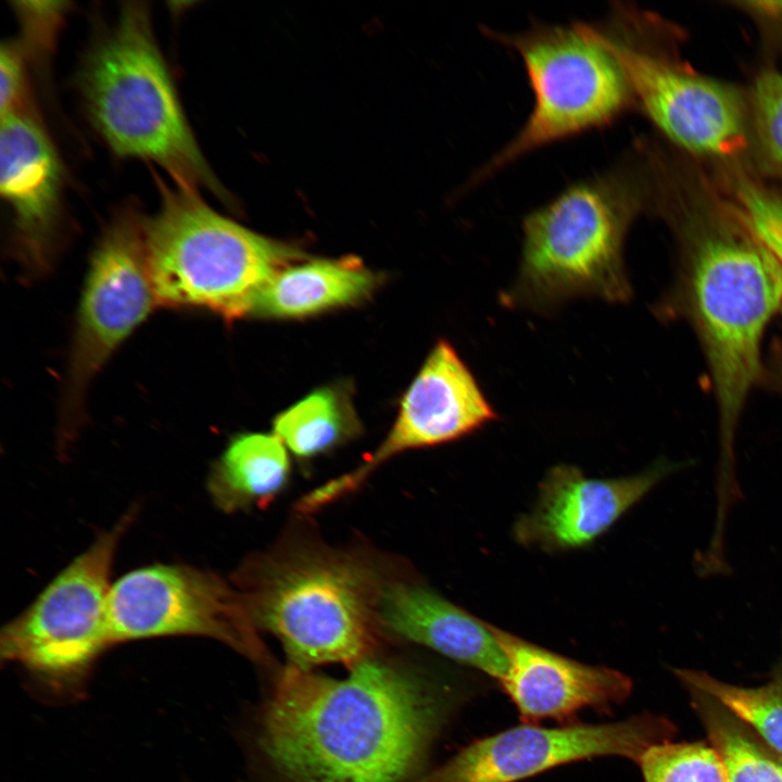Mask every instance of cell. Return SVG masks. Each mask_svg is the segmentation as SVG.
<instances>
[{
  "label": "cell",
  "mask_w": 782,
  "mask_h": 782,
  "mask_svg": "<svg viewBox=\"0 0 782 782\" xmlns=\"http://www.w3.org/2000/svg\"><path fill=\"white\" fill-rule=\"evenodd\" d=\"M752 100L759 146L766 157L782 171V74L775 71L760 73Z\"/></svg>",
  "instance_id": "obj_25"
},
{
  "label": "cell",
  "mask_w": 782,
  "mask_h": 782,
  "mask_svg": "<svg viewBox=\"0 0 782 782\" xmlns=\"http://www.w3.org/2000/svg\"><path fill=\"white\" fill-rule=\"evenodd\" d=\"M674 733L669 720L652 714L555 728L524 722L471 742L411 782H518L567 764L610 756L638 764L647 748Z\"/></svg>",
  "instance_id": "obj_12"
},
{
  "label": "cell",
  "mask_w": 782,
  "mask_h": 782,
  "mask_svg": "<svg viewBox=\"0 0 782 782\" xmlns=\"http://www.w3.org/2000/svg\"><path fill=\"white\" fill-rule=\"evenodd\" d=\"M159 185L160 209L144 219L159 305L209 311L227 320L251 317L267 281L304 257L295 247L220 215L199 191Z\"/></svg>",
  "instance_id": "obj_6"
},
{
  "label": "cell",
  "mask_w": 782,
  "mask_h": 782,
  "mask_svg": "<svg viewBox=\"0 0 782 782\" xmlns=\"http://www.w3.org/2000/svg\"><path fill=\"white\" fill-rule=\"evenodd\" d=\"M496 418L469 367L447 340L440 339L404 393L381 444L353 470L305 494L298 508L302 513L320 509L357 491L394 455L461 439Z\"/></svg>",
  "instance_id": "obj_13"
},
{
  "label": "cell",
  "mask_w": 782,
  "mask_h": 782,
  "mask_svg": "<svg viewBox=\"0 0 782 782\" xmlns=\"http://www.w3.org/2000/svg\"><path fill=\"white\" fill-rule=\"evenodd\" d=\"M291 472L288 450L274 433L235 436L213 464L207 489L226 513L270 503L287 487Z\"/></svg>",
  "instance_id": "obj_19"
},
{
  "label": "cell",
  "mask_w": 782,
  "mask_h": 782,
  "mask_svg": "<svg viewBox=\"0 0 782 782\" xmlns=\"http://www.w3.org/2000/svg\"><path fill=\"white\" fill-rule=\"evenodd\" d=\"M724 206L782 264V193L739 178Z\"/></svg>",
  "instance_id": "obj_24"
},
{
  "label": "cell",
  "mask_w": 782,
  "mask_h": 782,
  "mask_svg": "<svg viewBox=\"0 0 782 782\" xmlns=\"http://www.w3.org/2000/svg\"><path fill=\"white\" fill-rule=\"evenodd\" d=\"M134 516L127 513L102 532L1 630V659L20 667L38 695L52 702L79 699L96 661L113 646L110 575Z\"/></svg>",
  "instance_id": "obj_8"
},
{
  "label": "cell",
  "mask_w": 782,
  "mask_h": 782,
  "mask_svg": "<svg viewBox=\"0 0 782 782\" xmlns=\"http://www.w3.org/2000/svg\"><path fill=\"white\" fill-rule=\"evenodd\" d=\"M446 709L436 684L375 655L339 679L287 665L256 742L285 782H411Z\"/></svg>",
  "instance_id": "obj_1"
},
{
  "label": "cell",
  "mask_w": 782,
  "mask_h": 782,
  "mask_svg": "<svg viewBox=\"0 0 782 782\" xmlns=\"http://www.w3.org/2000/svg\"><path fill=\"white\" fill-rule=\"evenodd\" d=\"M358 429L348 398L330 387L307 394L273 422V433L300 458L327 453L355 437Z\"/></svg>",
  "instance_id": "obj_21"
},
{
  "label": "cell",
  "mask_w": 782,
  "mask_h": 782,
  "mask_svg": "<svg viewBox=\"0 0 782 782\" xmlns=\"http://www.w3.org/2000/svg\"><path fill=\"white\" fill-rule=\"evenodd\" d=\"M688 462H655L644 471L617 479L584 476L562 464L548 470L537 501L514 527L517 541L546 552L589 544L638 503L665 477Z\"/></svg>",
  "instance_id": "obj_15"
},
{
  "label": "cell",
  "mask_w": 782,
  "mask_h": 782,
  "mask_svg": "<svg viewBox=\"0 0 782 782\" xmlns=\"http://www.w3.org/2000/svg\"><path fill=\"white\" fill-rule=\"evenodd\" d=\"M376 283L375 275L354 257L290 264L263 287L251 317L299 318L355 304Z\"/></svg>",
  "instance_id": "obj_18"
},
{
  "label": "cell",
  "mask_w": 782,
  "mask_h": 782,
  "mask_svg": "<svg viewBox=\"0 0 782 782\" xmlns=\"http://www.w3.org/2000/svg\"><path fill=\"white\" fill-rule=\"evenodd\" d=\"M645 203V182L627 155L528 212L518 270L501 303L547 315L578 298L628 302L632 289L623 248Z\"/></svg>",
  "instance_id": "obj_3"
},
{
  "label": "cell",
  "mask_w": 782,
  "mask_h": 782,
  "mask_svg": "<svg viewBox=\"0 0 782 782\" xmlns=\"http://www.w3.org/2000/svg\"><path fill=\"white\" fill-rule=\"evenodd\" d=\"M235 578L253 628L277 638L287 665L350 669L375 655L383 583L357 559L302 548L250 562Z\"/></svg>",
  "instance_id": "obj_5"
},
{
  "label": "cell",
  "mask_w": 782,
  "mask_h": 782,
  "mask_svg": "<svg viewBox=\"0 0 782 782\" xmlns=\"http://www.w3.org/2000/svg\"><path fill=\"white\" fill-rule=\"evenodd\" d=\"M380 629L427 646L501 681L507 660L493 626L415 582L383 583L378 600Z\"/></svg>",
  "instance_id": "obj_17"
},
{
  "label": "cell",
  "mask_w": 782,
  "mask_h": 782,
  "mask_svg": "<svg viewBox=\"0 0 782 782\" xmlns=\"http://www.w3.org/2000/svg\"><path fill=\"white\" fill-rule=\"evenodd\" d=\"M78 86L90 123L116 155L154 162L176 185L227 200L186 118L146 7L122 9L87 53Z\"/></svg>",
  "instance_id": "obj_4"
},
{
  "label": "cell",
  "mask_w": 782,
  "mask_h": 782,
  "mask_svg": "<svg viewBox=\"0 0 782 782\" xmlns=\"http://www.w3.org/2000/svg\"><path fill=\"white\" fill-rule=\"evenodd\" d=\"M109 626L113 645L195 635L266 660L238 591L217 575L186 565H151L116 580L110 591Z\"/></svg>",
  "instance_id": "obj_11"
},
{
  "label": "cell",
  "mask_w": 782,
  "mask_h": 782,
  "mask_svg": "<svg viewBox=\"0 0 782 782\" xmlns=\"http://www.w3.org/2000/svg\"><path fill=\"white\" fill-rule=\"evenodd\" d=\"M684 686L721 759L727 782H782V756L711 695Z\"/></svg>",
  "instance_id": "obj_20"
},
{
  "label": "cell",
  "mask_w": 782,
  "mask_h": 782,
  "mask_svg": "<svg viewBox=\"0 0 782 782\" xmlns=\"http://www.w3.org/2000/svg\"><path fill=\"white\" fill-rule=\"evenodd\" d=\"M507 660L500 681L525 723L555 719L573 723L585 708L607 711L631 694L622 672L559 655L493 627Z\"/></svg>",
  "instance_id": "obj_16"
},
{
  "label": "cell",
  "mask_w": 782,
  "mask_h": 782,
  "mask_svg": "<svg viewBox=\"0 0 782 782\" xmlns=\"http://www.w3.org/2000/svg\"><path fill=\"white\" fill-rule=\"evenodd\" d=\"M26 55L17 40L2 42L0 50V113L4 115L26 103Z\"/></svg>",
  "instance_id": "obj_26"
},
{
  "label": "cell",
  "mask_w": 782,
  "mask_h": 782,
  "mask_svg": "<svg viewBox=\"0 0 782 782\" xmlns=\"http://www.w3.org/2000/svg\"><path fill=\"white\" fill-rule=\"evenodd\" d=\"M674 673L684 685L720 702L782 756V669L770 682L757 688L729 684L699 670L676 669Z\"/></svg>",
  "instance_id": "obj_22"
},
{
  "label": "cell",
  "mask_w": 782,
  "mask_h": 782,
  "mask_svg": "<svg viewBox=\"0 0 782 782\" xmlns=\"http://www.w3.org/2000/svg\"><path fill=\"white\" fill-rule=\"evenodd\" d=\"M638 765L644 782H727L717 751L704 742L655 744Z\"/></svg>",
  "instance_id": "obj_23"
},
{
  "label": "cell",
  "mask_w": 782,
  "mask_h": 782,
  "mask_svg": "<svg viewBox=\"0 0 782 782\" xmlns=\"http://www.w3.org/2000/svg\"><path fill=\"white\" fill-rule=\"evenodd\" d=\"M0 192L13 248L30 275L51 268L63 216V169L41 122L25 105L1 115Z\"/></svg>",
  "instance_id": "obj_14"
},
{
  "label": "cell",
  "mask_w": 782,
  "mask_h": 782,
  "mask_svg": "<svg viewBox=\"0 0 782 782\" xmlns=\"http://www.w3.org/2000/svg\"><path fill=\"white\" fill-rule=\"evenodd\" d=\"M144 216L119 212L92 253L70 351L61 401V430L72 436L87 390L111 355L159 305L153 290Z\"/></svg>",
  "instance_id": "obj_10"
},
{
  "label": "cell",
  "mask_w": 782,
  "mask_h": 782,
  "mask_svg": "<svg viewBox=\"0 0 782 782\" xmlns=\"http://www.w3.org/2000/svg\"><path fill=\"white\" fill-rule=\"evenodd\" d=\"M482 33L519 55L533 105L517 134L478 169V185L540 148L610 126L634 106L597 23H538L510 34L484 26Z\"/></svg>",
  "instance_id": "obj_7"
},
{
  "label": "cell",
  "mask_w": 782,
  "mask_h": 782,
  "mask_svg": "<svg viewBox=\"0 0 782 782\" xmlns=\"http://www.w3.org/2000/svg\"><path fill=\"white\" fill-rule=\"evenodd\" d=\"M618 59L634 106L670 140L694 153L729 157L747 144L745 108L739 92L691 74L648 45L638 12L615 2L597 22Z\"/></svg>",
  "instance_id": "obj_9"
},
{
  "label": "cell",
  "mask_w": 782,
  "mask_h": 782,
  "mask_svg": "<svg viewBox=\"0 0 782 782\" xmlns=\"http://www.w3.org/2000/svg\"><path fill=\"white\" fill-rule=\"evenodd\" d=\"M680 223L681 297L709 365L719 414L717 489L737 488L734 438L761 373L766 327L782 307V264L727 210Z\"/></svg>",
  "instance_id": "obj_2"
}]
</instances>
